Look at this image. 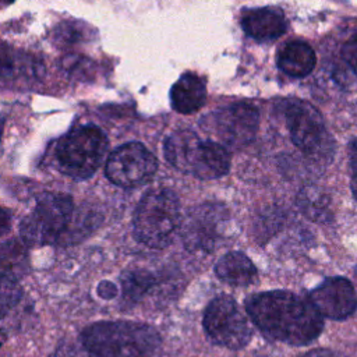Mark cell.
Returning <instances> with one entry per match:
<instances>
[{"mask_svg": "<svg viewBox=\"0 0 357 357\" xmlns=\"http://www.w3.org/2000/svg\"><path fill=\"white\" fill-rule=\"evenodd\" d=\"M121 294L124 300L130 303L139 301L145 293L152 289L156 283V278L153 273H151L146 269L135 268V269H128L123 272L121 279Z\"/></svg>", "mask_w": 357, "mask_h": 357, "instance_id": "d6986e66", "label": "cell"}, {"mask_svg": "<svg viewBox=\"0 0 357 357\" xmlns=\"http://www.w3.org/2000/svg\"><path fill=\"white\" fill-rule=\"evenodd\" d=\"M28 269V254L25 243L15 238L1 245V278L18 282Z\"/></svg>", "mask_w": 357, "mask_h": 357, "instance_id": "ac0fdd59", "label": "cell"}, {"mask_svg": "<svg viewBox=\"0 0 357 357\" xmlns=\"http://www.w3.org/2000/svg\"><path fill=\"white\" fill-rule=\"evenodd\" d=\"M244 305L257 328L276 342L291 346L308 344L324 329L322 315L314 304L287 290L251 294Z\"/></svg>", "mask_w": 357, "mask_h": 357, "instance_id": "6da1fadb", "label": "cell"}, {"mask_svg": "<svg viewBox=\"0 0 357 357\" xmlns=\"http://www.w3.org/2000/svg\"><path fill=\"white\" fill-rule=\"evenodd\" d=\"M229 222L227 209L220 204L206 202L188 211L181 223V238L188 251L209 254L223 240Z\"/></svg>", "mask_w": 357, "mask_h": 357, "instance_id": "52a82bcc", "label": "cell"}, {"mask_svg": "<svg viewBox=\"0 0 357 357\" xmlns=\"http://www.w3.org/2000/svg\"><path fill=\"white\" fill-rule=\"evenodd\" d=\"M317 63V56L312 47L301 40H294L283 46L278 54L279 68L291 77L308 75Z\"/></svg>", "mask_w": 357, "mask_h": 357, "instance_id": "2e32d148", "label": "cell"}, {"mask_svg": "<svg viewBox=\"0 0 357 357\" xmlns=\"http://www.w3.org/2000/svg\"><path fill=\"white\" fill-rule=\"evenodd\" d=\"M300 357H347L346 354L332 350V349H325V347H318V349H312L304 354H301Z\"/></svg>", "mask_w": 357, "mask_h": 357, "instance_id": "cb8c5ba5", "label": "cell"}, {"mask_svg": "<svg viewBox=\"0 0 357 357\" xmlns=\"http://www.w3.org/2000/svg\"><path fill=\"white\" fill-rule=\"evenodd\" d=\"M202 324L209 339L227 349H241L252 337V325L248 317L230 296L213 298L204 312Z\"/></svg>", "mask_w": 357, "mask_h": 357, "instance_id": "8992f818", "label": "cell"}, {"mask_svg": "<svg viewBox=\"0 0 357 357\" xmlns=\"http://www.w3.org/2000/svg\"><path fill=\"white\" fill-rule=\"evenodd\" d=\"M259 116L254 106L234 103L215 114V127L219 138L231 148L248 145L258 130Z\"/></svg>", "mask_w": 357, "mask_h": 357, "instance_id": "8fae6325", "label": "cell"}, {"mask_svg": "<svg viewBox=\"0 0 357 357\" xmlns=\"http://www.w3.org/2000/svg\"><path fill=\"white\" fill-rule=\"evenodd\" d=\"M216 276L230 286H250L257 282L258 272L252 261L241 251L225 254L215 265Z\"/></svg>", "mask_w": 357, "mask_h": 357, "instance_id": "9a60e30c", "label": "cell"}, {"mask_svg": "<svg viewBox=\"0 0 357 357\" xmlns=\"http://www.w3.org/2000/svg\"><path fill=\"white\" fill-rule=\"evenodd\" d=\"M230 169V153L218 142L204 141L201 153L194 169V176L202 180H212L225 176Z\"/></svg>", "mask_w": 357, "mask_h": 357, "instance_id": "e0dca14e", "label": "cell"}, {"mask_svg": "<svg viewBox=\"0 0 357 357\" xmlns=\"http://www.w3.org/2000/svg\"><path fill=\"white\" fill-rule=\"evenodd\" d=\"M107 151V138L96 126H82L71 130L57 145L56 159L59 169L75 178L91 177Z\"/></svg>", "mask_w": 357, "mask_h": 357, "instance_id": "277c9868", "label": "cell"}, {"mask_svg": "<svg viewBox=\"0 0 357 357\" xmlns=\"http://www.w3.org/2000/svg\"><path fill=\"white\" fill-rule=\"evenodd\" d=\"M202 142L204 141L190 130L174 131L165 142V156L176 169L184 173H194Z\"/></svg>", "mask_w": 357, "mask_h": 357, "instance_id": "4fadbf2b", "label": "cell"}, {"mask_svg": "<svg viewBox=\"0 0 357 357\" xmlns=\"http://www.w3.org/2000/svg\"><path fill=\"white\" fill-rule=\"evenodd\" d=\"M297 204L301 212L315 222H325L331 216L329 197L321 188L305 187L298 194Z\"/></svg>", "mask_w": 357, "mask_h": 357, "instance_id": "ffe728a7", "label": "cell"}, {"mask_svg": "<svg viewBox=\"0 0 357 357\" xmlns=\"http://www.w3.org/2000/svg\"><path fill=\"white\" fill-rule=\"evenodd\" d=\"M180 226V204L174 192L160 188L145 194L132 219L135 238L151 247L169 245Z\"/></svg>", "mask_w": 357, "mask_h": 357, "instance_id": "3957f363", "label": "cell"}, {"mask_svg": "<svg viewBox=\"0 0 357 357\" xmlns=\"http://www.w3.org/2000/svg\"><path fill=\"white\" fill-rule=\"evenodd\" d=\"M22 297V289L20 287L18 282L4 279L1 278V297H0V304H1V315L6 317V314L18 304V301Z\"/></svg>", "mask_w": 357, "mask_h": 357, "instance_id": "44dd1931", "label": "cell"}, {"mask_svg": "<svg viewBox=\"0 0 357 357\" xmlns=\"http://www.w3.org/2000/svg\"><path fill=\"white\" fill-rule=\"evenodd\" d=\"M158 169V159L139 142L119 146L107 158L105 172L107 178L124 188L146 183Z\"/></svg>", "mask_w": 357, "mask_h": 357, "instance_id": "ba28073f", "label": "cell"}, {"mask_svg": "<svg viewBox=\"0 0 357 357\" xmlns=\"http://www.w3.org/2000/svg\"><path fill=\"white\" fill-rule=\"evenodd\" d=\"M8 222V218H7V212L6 211H3V216H1V233L4 234L6 233V230H7V223Z\"/></svg>", "mask_w": 357, "mask_h": 357, "instance_id": "4316f807", "label": "cell"}, {"mask_svg": "<svg viewBox=\"0 0 357 357\" xmlns=\"http://www.w3.org/2000/svg\"><path fill=\"white\" fill-rule=\"evenodd\" d=\"M50 357H78V354H77V350L74 349V346H71L68 343H63L54 349V351L52 353Z\"/></svg>", "mask_w": 357, "mask_h": 357, "instance_id": "484cf974", "label": "cell"}, {"mask_svg": "<svg viewBox=\"0 0 357 357\" xmlns=\"http://www.w3.org/2000/svg\"><path fill=\"white\" fill-rule=\"evenodd\" d=\"M310 301L322 317L343 321L357 311V290L346 278H328L310 293Z\"/></svg>", "mask_w": 357, "mask_h": 357, "instance_id": "30bf717a", "label": "cell"}, {"mask_svg": "<svg viewBox=\"0 0 357 357\" xmlns=\"http://www.w3.org/2000/svg\"><path fill=\"white\" fill-rule=\"evenodd\" d=\"M349 167H350V188L357 199V139H353L349 144Z\"/></svg>", "mask_w": 357, "mask_h": 357, "instance_id": "7402d4cb", "label": "cell"}, {"mask_svg": "<svg viewBox=\"0 0 357 357\" xmlns=\"http://www.w3.org/2000/svg\"><path fill=\"white\" fill-rule=\"evenodd\" d=\"M286 124L293 144L311 155L329 151V135L319 112L304 100H291L286 107Z\"/></svg>", "mask_w": 357, "mask_h": 357, "instance_id": "9c48e42d", "label": "cell"}, {"mask_svg": "<svg viewBox=\"0 0 357 357\" xmlns=\"http://www.w3.org/2000/svg\"><path fill=\"white\" fill-rule=\"evenodd\" d=\"M88 357H152L160 346L158 331L146 324L96 322L81 333Z\"/></svg>", "mask_w": 357, "mask_h": 357, "instance_id": "7a4b0ae2", "label": "cell"}, {"mask_svg": "<svg viewBox=\"0 0 357 357\" xmlns=\"http://www.w3.org/2000/svg\"><path fill=\"white\" fill-rule=\"evenodd\" d=\"M14 0H1V4L3 6H7V4H10V3H13Z\"/></svg>", "mask_w": 357, "mask_h": 357, "instance_id": "83f0119b", "label": "cell"}, {"mask_svg": "<svg viewBox=\"0 0 357 357\" xmlns=\"http://www.w3.org/2000/svg\"><path fill=\"white\" fill-rule=\"evenodd\" d=\"M206 100V88L204 81L192 74H183L170 89V102L176 112L190 114L199 110Z\"/></svg>", "mask_w": 357, "mask_h": 357, "instance_id": "5bb4252c", "label": "cell"}, {"mask_svg": "<svg viewBox=\"0 0 357 357\" xmlns=\"http://www.w3.org/2000/svg\"><path fill=\"white\" fill-rule=\"evenodd\" d=\"M98 294L105 300H110L117 294V287L112 282L103 280L98 284Z\"/></svg>", "mask_w": 357, "mask_h": 357, "instance_id": "d4e9b609", "label": "cell"}, {"mask_svg": "<svg viewBox=\"0 0 357 357\" xmlns=\"http://www.w3.org/2000/svg\"><path fill=\"white\" fill-rule=\"evenodd\" d=\"M342 56L344 61L353 68V71L357 75V33H354L344 45L342 49Z\"/></svg>", "mask_w": 357, "mask_h": 357, "instance_id": "603a6c76", "label": "cell"}, {"mask_svg": "<svg viewBox=\"0 0 357 357\" xmlns=\"http://www.w3.org/2000/svg\"><path fill=\"white\" fill-rule=\"evenodd\" d=\"M73 199L66 194H45L20 225L25 244H56L67 231L73 218Z\"/></svg>", "mask_w": 357, "mask_h": 357, "instance_id": "5b68a950", "label": "cell"}, {"mask_svg": "<svg viewBox=\"0 0 357 357\" xmlns=\"http://www.w3.org/2000/svg\"><path fill=\"white\" fill-rule=\"evenodd\" d=\"M241 26L244 32L257 40H273L282 36L287 24L280 10L273 7L251 8L243 13Z\"/></svg>", "mask_w": 357, "mask_h": 357, "instance_id": "7c38bea8", "label": "cell"}]
</instances>
